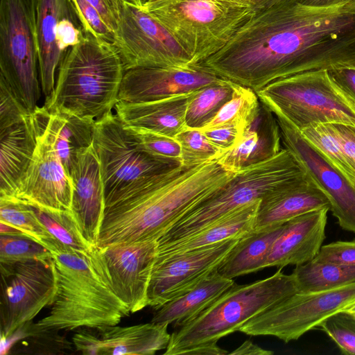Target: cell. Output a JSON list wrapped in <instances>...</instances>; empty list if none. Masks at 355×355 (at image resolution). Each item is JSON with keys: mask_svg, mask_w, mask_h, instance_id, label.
I'll use <instances>...</instances> for the list:
<instances>
[{"mask_svg": "<svg viewBox=\"0 0 355 355\" xmlns=\"http://www.w3.org/2000/svg\"><path fill=\"white\" fill-rule=\"evenodd\" d=\"M200 64L255 92L298 73L355 67V6L319 9L278 0L254 11Z\"/></svg>", "mask_w": 355, "mask_h": 355, "instance_id": "6da1fadb", "label": "cell"}, {"mask_svg": "<svg viewBox=\"0 0 355 355\" xmlns=\"http://www.w3.org/2000/svg\"><path fill=\"white\" fill-rule=\"evenodd\" d=\"M236 173L215 159L181 164L130 184L104 199L97 248L157 241Z\"/></svg>", "mask_w": 355, "mask_h": 355, "instance_id": "7a4b0ae2", "label": "cell"}, {"mask_svg": "<svg viewBox=\"0 0 355 355\" xmlns=\"http://www.w3.org/2000/svg\"><path fill=\"white\" fill-rule=\"evenodd\" d=\"M51 252L56 291L49 314L36 324L40 331H101L130 314L113 288L98 248L86 253Z\"/></svg>", "mask_w": 355, "mask_h": 355, "instance_id": "3957f363", "label": "cell"}, {"mask_svg": "<svg viewBox=\"0 0 355 355\" xmlns=\"http://www.w3.org/2000/svg\"><path fill=\"white\" fill-rule=\"evenodd\" d=\"M125 73L113 43L85 33L81 41L64 53L52 94L43 107L96 121L112 111Z\"/></svg>", "mask_w": 355, "mask_h": 355, "instance_id": "277c9868", "label": "cell"}, {"mask_svg": "<svg viewBox=\"0 0 355 355\" xmlns=\"http://www.w3.org/2000/svg\"><path fill=\"white\" fill-rule=\"evenodd\" d=\"M298 292L292 273L282 268L267 278L236 283L211 305L171 334L164 355H223L218 341L248 320Z\"/></svg>", "mask_w": 355, "mask_h": 355, "instance_id": "5b68a950", "label": "cell"}, {"mask_svg": "<svg viewBox=\"0 0 355 355\" xmlns=\"http://www.w3.org/2000/svg\"><path fill=\"white\" fill-rule=\"evenodd\" d=\"M141 8L170 33L191 64L223 48L254 11L218 0H146Z\"/></svg>", "mask_w": 355, "mask_h": 355, "instance_id": "8992f818", "label": "cell"}, {"mask_svg": "<svg viewBox=\"0 0 355 355\" xmlns=\"http://www.w3.org/2000/svg\"><path fill=\"white\" fill-rule=\"evenodd\" d=\"M309 178L295 156L283 148L274 157L237 171L226 184L175 223L157 243L166 244L187 237L235 209Z\"/></svg>", "mask_w": 355, "mask_h": 355, "instance_id": "52a82bcc", "label": "cell"}, {"mask_svg": "<svg viewBox=\"0 0 355 355\" xmlns=\"http://www.w3.org/2000/svg\"><path fill=\"white\" fill-rule=\"evenodd\" d=\"M256 93L262 103L300 132L329 123L355 125V101L326 69L275 80Z\"/></svg>", "mask_w": 355, "mask_h": 355, "instance_id": "ba28073f", "label": "cell"}, {"mask_svg": "<svg viewBox=\"0 0 355 355\" xmlns=\"http://www.w3.org/2000/svg\"><path fill=\"white\" fill-rule=\"evenodd\" d=\"M37 0H0V76L32 113L41 96Z\"/></svg>", "mask_w": 355, "mask_h": 355, "instance_id": "9c48e42d", "label": "cell"}, {"mask_svg": "<svg viewBox=\"0 0 355 355\" xmlns=\"http://www.w3.org/2000/svg\"><path fill=\"white\" fill-rule=\"evenodd\" d=\"M354 303L355 282L329 290L297 292L248 320L239 331L288 343Z\"/></svg>", "mask_w": 355, "mask_h": 355, "instance_id": "30bf717a", "label": "cell"}, {"mask_svg": "<svg viewBox=\"0 0 355 355\" xmlns=\"http://www.w3.org/2000/svg\"><path fill=\"white\" fill-rule=\"evenodd\" d=\"M0 330L8 339L51 305L56 291L53 260L0 263Z\"/></svg>", "mask_w": 355, "mask_h": 355, "instance_id": "8fae6325", "label": "cell"}, {"mask_svg": "<svg viewBox=\"0 0 355 355\" xmlns=\"http://www.w3.org/2000/svg\"><path fill=\"white\" fill-rule=\"evenodd\" d=\"M92 147L99 163L104 199L139 179L180 165L139 149L112 111L96 121Z\"/></svg>", "mask_w": 355, "mask_h": 355, "instance_id": "7c38bea8", "label": "cell"}, {"mask_svg": "<svg viewBox=\"0 0 355 355\" xmlns=\"http://www.w3.org/2000/svg\"><path fill=\"white\" fill-rule=\"evenodd\" d=\"M114 45L125 71L157 67H187L191 60L170 33L141 7L124 1Z\"/></svg>", "mask_w": 355, "mask_h": 355, "instance_id": "4fadbf2b", "label": "cell"}, {"mask_svg": "<svg viewBox=\"0 0 355 355\" xmlns=\"http://www.w3.org/2000/svg\"><path fill=\"white\" fill-rule=\"evenodd\" d=\"M241 238L179 254H157L148 288V306L157 309L218 270Z\"/></svg>", "mask_w": 355, "mask_h": 355, "instance_id": "5bb4252c", "label": "cell"}, {"mask_svg": "<svg viewBox=\"0 0 355 355\" xmlns=\"http://www.w3.org/2000/svg\"><path fill=\"white\" fill-rule=\"evenodd\" d=\"M274 113V112H273ZM282 141L330 202V210L339 225L355 233V184L308 142L283 116L274 113Z\"/></svg>", "mask_w": 355, "mask_h": 355, "instance_id": "9a60e30c", "label": "cell"}, {"mask_svg": "<svg viewBox=\"0 0 355 355\" xmlns=\"http://www.w3.org/2000/svg\"><path fill=\"white\" fill-rule=\"evenodd\" d=\"M48 117L38 134L32 159L12 198L34 207L71 211L73 184L44 132Z\"/></svg>", "mask_w": 355, "mask_h": 355, "instance_id": "2e32d148", "label": "cell"}, {"mask_svg": "<svg viewBox=\"0 0 355 355\" xmlns=\"http://www.w3.org/2000/svg\"><path fill=\"white\" fill-rule=\"evenodd\" d=\"M223 78L201 64L143 67L125 71L119 98L145 103L196 92Z\"/></svg>", "mask_w": 355, "mask_h": 355, "instance_id": "e0dca14e", "label": "cell"}, {"mask_svg": "<svg viewBox=\"0 0 355 355\" xmlns=\"http://www.w3.org/2000/svg\"><path fill=\"white\" fill-rule=\"evenodd\" d=\"M157 248L155 240L99 248L113 288L132 313L148 306V288Z\"/></svg>", "mask_w": 355, "mask_h": 355, "instance_id": "ac0fdd59", "label": "cell"}, {"mask_svg": "<svg viewBox=\"0 0 355 355\" xmlns=\"http://www.w3.org/2000/svg\"><path fill=\"white\" fill-rule=\"evenodd\" d=\"M168 324L153 322L129 327H110L94 334L85 329L72 338L77 351L85 355H153L166 349L171 334Z\"/></svg>", "mask_w": 355, "mask_h": 355, "instance_id": "d6986e66", "label": "cell"}, {"mask_svg": "<svg viewBox=\"0 0 355 355\" xmlns=\"http://www.w3.org/2000/svg\"><path fill=\"white\" fill-rule=\"evenodd\" d=\"M70 178L73 184L71 213L83 236L96 248L104 194L99 163L92 146L78 155Z\"/></svg>", "mask_w": 355, "mask_h": 355, "instance_id": "ffe728a7", "label": "cell"}, {"mask_svg": "<svg viewBox=\"0 0 355 355\" xmlns=\"http://www.w3.org/2000/svg\"><path fill=\"white\" fill-rule=\"evenodd\" d=\"M329 209L298 216L284 225L267 257L265 268L307 263L318 255L325 239Z\"/></svg>", "mask_w": 355, "mask_h": 355, "instance_id": "44dd1931", "label": "cell"}, {"mask_svg": "<svg viewBox=\"0 0 355 355\" xmlns=\"http://www.w3.org/2000/svg\"><path fill=\"white\" fill-rule=\"evenodd\" d=\"M48 115L44 107H37L24 121L0 131V197H13Z\"/></svg>", "mask_w": 355, "mask_h": 355, "instance_id": "7402d4cb", "label": "cell"}, {"mask_svg": "<svg viewBox=\"0 0 355 355\" xmlns=\"http://www.w3.org/2000/svg\"><path fill=\"white\" fill-rule=\"evenodd\" d=\"M330 202L310 178L279 188L261 198L254 229L284 225L309 211L327 208Z\"/></svg>", "mask_w": 355, "mask_h": 355, "instance_id": "603a6c76", "label": "cell"}, {"mask_svg": "<svg viewBox=\"0 0 355 355\" xmlns=\"http://www.w3.org/2000/svg\"><path fill=\"white\" fill-rule=\"evenodd\" d=\"M281 141L274 113L261 102L257 115L245 129L240 141L218 162L226 169L237 172L276 155L282 149Z\"/></svg>", "mask_w": 355, "mask_h": 355, "instance_id": "cb8c5ba5", "label": "cell"}, {"mask_svg": "<svg viewBox=\"0 0 355 355\" xmlns=\"http://www.w3.org/2000/svg\"><path fill=\"white\" fill-rule=\"evenodd\" d=\"M193 92L145 103L119 101L115 113L123 126L175 137L186 127V112Z\"/></svg>", "mask_w": 355, "mask_h": 355, "instance_id": "d4e9b609", "label": "cell"}, {"mask_svg": "<svg viewBox=\"0 0 355 355\" xmlns=\"http://www.w3.org/2000/svg\"><path fill=\"white\" fill-rule=\"evenodd\" d=\"M75 14L69 0H37L36 31L42 92L45 99L52 94L55 74L64 55L58 47L56 35L60 21Z\"/></svg>", "mask_w": 355, "mask_h": 355, "instance_id": "484cf974", "label": "cell"}, {"mask_svg": "<svg viewBox=\"0 0 355 355\" xmlns=\"http://www.w3.org/2000/svg\"><path fill=\"white\" fill-rule=\"evenodd\" d=\"M261 200L257 199L234 209L187 237L158 244L157 254L182 253L243 236L254 229Z\"/></svg>", "mask_w": 355, "mask_h": 355, "instance_id": "4316f807", "label": "cell"}, {"mask_svg": "<svg viewBox=\"0 0 355 355\" xmlns=\"http://www.w3.org/2000/svg\"><path fill=\"white\" fill-rule=\"evenodd\" d=\"M235 284L215 270L198 284L157 309L151 322L173 324L175 328L197 315Z\"/></svg>", "mask_w": 355, "mask_h": 355, "instance_id": "83f0119b", "label": "cell"}, {"mask_svg": "<svg viewBox=\"0 0 355 355\" xmlns=\"http://www.w3.org/2000/svg\"><path fill=\"white\" fill-rule=\"evenodd\" d=\"M95 122L69 114L49 112L44 132L69 177L78 155L92 146Z\"/></svg>", "mask_w": 355, "mask_h": 355, "instance_id": "f1b7e54d", "label": "cell"}, {"mask_svg": "<svg viewBox=\"0 0 355 355\" xmlns=\"http://www.w3.org/2000/svg\"><path fill=\"white\" fill-rule=\"evenodd\" d=\"M284 225L253 229L242 236L219 266L218 272L233 279L265 268L268 254Z\"/></svg>", "mask_w": 355, "mask_h": 355, "instance_id": "f546056e", "label": "cell"}, {"mask_svg": "<svg viewBox=\"0 0 355 355\" xmlns=\"http://www.w3.org/2000/svg\"><path fill=\"white\" fill-rule=\"evenodd\" d=\"M292 275L299 293L338 288L355 282V266L313 259L296 266Z\"/></svg>", "mask_w": 355, "mask_h": 355, "instance_id": "4dcf8cb0", "label": "cell"}, {"mask_svg": "<svg viewBox=\"0 0 355 355\" xmlns=\"http://www.w3.org/2000/svg\"><path fill=\"white\" fill-rule=\"evenodd\" d=\"M0 221L21 230L50 252L64 251L40 220L33 206L21 200L0 197Z\"/></svg>", "mask_w": 355, "mask_h": 355, "instance_id": "1f68e13d", "label": "cell"}, {"mask_svg": "<svg viewBox=\"0 0 355 355\" xmlns=\"http://www.w3.org/2000/svg\"><path fill=\"white\" fill-rule=\"evenodd\" d=\"M234 85L235 83L223 78L217 83L196 91L187 109V128L200 130L207 125L232 98Z\"/></svg>", "mask_w": 355, "mask_h": 355, "instance_id": "d6a6232c", "label": "cell"}, {"mask_svg": "<svg viewBox=\"0 0 355 355\" xmlns=\"http://www.w3.org/2000/svg\"><path fill=\"white\" fill-rule=\"evenodd\" d=\"M33 207L40 220L62 246L63 252L86 253L96 248L80 232L71 211Z\"/></svg>", "mask_w": 355, "mask_h": 355, "instance_id": "836d02e7", "label": "cell"}, {"mask_svg": "<svg viewBox=\"0 0 355 355\" xmlns=\"http://www.w3.org/2000/svg\"><path fill=\"white\" fill-rule=\"evenodd\" d=\"M260 103L254 90L235 83L232 98L221 107L216 116L200 130L227 124L238 125L246 128L257 115Z\"/></svg>", "mask_w": 355, "mask_h": 355, "instance_id": "e575fe53", "label": "cell"}, {"mask_svg": "<svg viewBox=\"0 0 355 355\" xmlns=\"http://www.w3.org/2000/svg\"><path fill=\"white\" fill-rule=\"evenodd\" d=\"M300 133L341 173L355 184V169L326 124L307 128Z\"/></svg>", "mask_w": 355, "mask_h": 355, "instance_id": "d590c367", "label": "cell"}, {"mask_svg": "<svg viewBox=\"0 0 355 355\" xmlns=\"http://www.w3.org/2000/svg\"><path fill=\"white\" fill-rule=\"evenodd\" d=\"M136 146L148 155L166 162L182 164V150L179 141L147 130L124 126Z\"/></svg>", "mask_w": 355, "mask_h": 355, "instance_id": "8d00e7d4", "label": "cell"}, {"mask_svg": "<svg viewBox=\"0 0 355 355\" xmlns=\"http://www.w3.org/2000/svg\"><path fill=\"white\" fill-rule=\"evenodd\" d=\"M182 150V164L193 166L218 159L227 152L214 146L200 129L185 128L175 137Z\"/></svg>", "mask_w": 355, "mask_h": 355, "instance_id": "74e56055", "label": "cell"}, {"mask_svg": "<svg viewBox=\"0 0 355 355\" xmlns=\"http://www.w3.org/2000/svg\"><path fill=\"white\" fill-rule=\"evenodd\" d=\"M31 260L51 261L53 257L47 248L31 238L0 235V263H13Z\"/></svg>", "mask_w": 355, "mask_h": 355, "instance_id": "f35d334b", "label": "cell"}, {"mask_svg": "<svg viewBox=\"0 0 355 355\" xmlns=\"http://www.w3.org/2000/svg\"><path fill=\"white\" fill-rule=\"evenodd\" d=\"M336 344L343 354L355 355V315L342 311L318 326Z\"/></svg>", "mask_w": 355, "mask_h": 355, "instance_id": "ab89813d", "label": "cell"}, {"mask_svg": "<svg viewBox=\"0 0 355 355\" xmlns=\"http://www.w3.org/2000/svg\"><path fill=\"white\" fill-rule=\"evenodd\" d=\"M85 33L113 43L115 33L107 25L101 15L86 0H69Z\"/></svg>", "mask_w": 355, "mask_h": 355, "instance_id": "60d3db41", "label": "cell"}, {"mask_svg": "<svg viewBox=\"0 0 355 355\" xmlns=\"http://www.w3.org/2000/svg\"><path fill=\"white\" fill-rule=\"evenodd\" d=\"M31 114L0 76V131L24 121Z\"/></svg>", "mask_w": 355, "mask_h": 355, "instance_id": "b9f144b4", "label": "cell"}, {"mask_svg": "<svg viewBox=\"0 0 355 355\" xmlns=\"http://www.w3.org/2000/svg\"><path fill=\"white\" fill-rule=\"evenodd\" d=\"M315 260L355 266V239L338 241L322 245Z\"/></svg>", "mask_w": 355, "mask_h": 355, "instance_id": "7bdbcfd3", "label": "cell"}, {"mask_svg": "<svg viewBox=\"0 0 355 355\" xmlns=\"http://www.w3.org/2000/svg\"><path fill=\"white\" fill-rule=\"evenodd\" d=\"M245 129L241 125L227 124L201 130L211 143L227 152L238 144Z\"/></svg>", "mask_w": 355, "mask_h": 355, "instance_id": "ee69618b", "label": "cell"}, {"mask_svg": "<svg viewBox=\"0 0 355 355\" xmlns=\"http://www.w3.org/2000/svg\"><path fill=\"white\" fill-rule=\"evenodd\" d=\"M339 143L347 159L355 169V125L343 123L326 124Z\"/></svg>", "mask_w": 355, "mask_h": 355, "instance_id": "f6af8a7d", "label": "cell"}, {"mask_svg": "<svg viewBox=\"0 0 355 355\" xmlns=\"http://www.w3.org/2000/svg\"><path fill=\"white\" fill-rule=\"evenodd\" d=\"M328 71L338 86L355 101V67H341Z\"/></svg>", "mask_w": 355, "mask_h": 355, "instance_id": "bcb514c9", "label": "cell"}, {"mask_svg": "<svg viewBox=\"0 0 355 355\" xmlns=\"http://www.w3.org/2000/svg\"><path fill=\"white\" fill-rule=\"evenodd\" d=\"M95 7L107 25L115 33L119 19V13L114 9L110 0H86Z\"/></svg>", "mask_w": 355, "mask_h": 355, "instance_id": "7dc6e473", "label": "cell"}, {"mask_svg": "<svg viewBox=\"0 0 355 355\" xmlns=\"http://www.w3.org/2000/svg\"><path fill=\"white\" fill-rule=\"evenodd\" d=\"M303 6L319 9L355 6V0H297Z\"/></svg>", "mask_w": 355, "mask_h": 355, "instance_id": "c3c4849f", "label": "cell"}, {"mask_svg": "<svg viewBox=\"0 0 355 355\" xmlns=\"http://www.w3.org/2000/svg\"><path fill=\"white\" fill-rule=\"evenodd\" d=\"M273 354L274 352L264 349L249 340H245L238 348L228 353V354L236 355H272Z\"/></svg>", "mask_w": 355, "mask_h": 355, "instance_id": "681fc988", "label": "cell"}, {"mask_svg": "<svg viewBox=\"0 0 355 355\" xmlns=\"http://www.w3.org/2000/svg\"><path fill=\"white\" fill-rule=\"evenodd\" d=\"M0 235L12 236H26L21 230L17 228L0 221Z\"/></svg>", "mask_w": 355, "mask_h": 355, "instance_id": "f907efd6", "label": "cell"}, {"mask_svg": "<svg viewBox=\"0 0 355 355\" xmlns=\"http://www.w3.org/2000/svg\"><path fill=\"white\" fill-rule=\"evenodd\" d=\"M277 1L278 0H252L250 6L255 11L268 7Z\"/></svg>", "mask_w": 355, "mask_h": 355, "instance_id": "816d5d0a", "label": "cell"}, {"mask_svg": "<svg viewBox=\"0 0 355 355\" xmlns=\"http://www.w3.org/2000/svg\"><path fill=\"white\" fill-rule=\"evenodd\" d=\"M218 1H220L223 2H225V3L233 4V5L242 6H250L251 1H252V0H218Z\"/></svg>", "mask_w": 355, "mask_h": 355, "instance_id": "f5cc1de1", "label": "cell"}, {"mask_svg": "<svg viewBox=\"0 0 355 355\" xmlns=\"http://www.w3.org/2000/svg\"><path fill=\"white\" fill-rule=\"evenodd\" d=\"M126 1H128L137 6L142 7L143 5L145 3L146 0H125Z\"/></svg>", "mask_w": 355, "mask_h": 355, "instance_id": "db71d44e", "label": "cell"}, {"mask_svg": "<svg viewBox=\"0 0 355 355\" xmlns=\"http://www.w3.org/2000/svg\"><path fill=\"white\" fill-rule=\"evenodd\" d=\"M344 311H348L350 313H355V303L353 304L352 305L347 307L346 309H345Z\"/></svg>", "mask_w": 355, "mask_h": 355, "instance_id": "11a10c76", "label": "cell"}, {"mask_svg": "<svg viewBox=\"0 0 355 355\" xmlns=\"http://www.w3.org/2000/svg\"><path fill=\"white\" fill-rule=\"evenodd\" d=\"M110 1H111L112 2H113V3H118V2H119V1H121V0H110Z\"/></svg>", "mask_w": 355, "mask_h": 355, "instance_id": "9f6ffc18", "label": "cell"}, {"mask_svg": "<svg viewBox=\"0 0 355 355\" xmlns=\"http://www.w3.org/2000/svg\"><path fill=\"white\" fill-rule=\"evenodd\" d=\"M353 313L355 315V313Z\"/></svg>", "mask_w": 355, "mask_h": 355, "instance_id": "6f0895ef", "label": "cell"}]
</instances>
